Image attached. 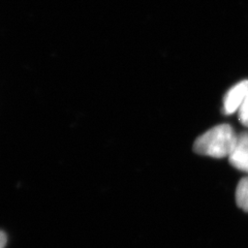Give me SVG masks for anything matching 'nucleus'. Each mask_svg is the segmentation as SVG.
I'll list each match as a JSON object with an SVG mask.
<instances>
[{
    "label": "nucleus",
    "mask_w": 248,
    "mask_h": 248,
    "mask_svg": "<svg viewBox=\"0 0 248 248\" xmlns=\"http://www.w3.org/2000/svg\"><path fill=\"white\" fill-rule=\"evenodd\" d=\"M239 120L245 126H248V93L245 97L244 103L239 108Z\"/></svg>",
    "instance_id": "nucleus-5"
},
{
    "label": "nucleus",
    "mask_w": 248,
    "mask_h": 248,
    "mask_svg": "<svg viewBox=\"0 0 248 248\" xmlns=\"http://www.w3.org/2000/svg\"><path fill=\"white\" fill-rule=\"evenodd\" d=\"M7 242V237L2 231H0V248H4Z\"/></svg>",
    "instance_id": "nucleus-6"
},
{
    "label": "nucleus",
    "mask_w": 248,
    "mask_h": 248,
    "mask_svg": "<svg viewBox=\"0 0 248 248\" xmlns=\"http://www.w3.org/2000/svg\"><path fill=\"white\" fill-rule=\"evenodd\" d=\"M236 202L239 208L248 212V177L243 178L238 183L236 189Z\"/></svg>",
    "instance_id": "nucleus-4"
},
{
    "label": "nucleus",
    "mask_w": 248,
    "mask_h": 248,
    "mask_svg": "<svg viewBox=\"0 0 248 248\" xmlns=\"http://www.w3.org/2000/svg\"><path fill=\"white\" fill-rule=\"evenodd\" d=\"M238 136L229 124H219L199 137L193 144V151L206 156L230 157L237 145Z\"/></svg>",
    "instance_id": "nucleus-1"
},
{
    "label": "nucleus",
    "mask_w": 248,
    "mask_h": 248,
    "mask_svg": "<svg viewBox=\"0 0 248 248\" xmlns=\"http://www.w3.org/2000/svg\"><path fill=\"white\" fill-rule=\"evenodd\" d=\"M248 93V80H244L232 87L223 100V113L231 115L241 108Z\"/></svg>",
    "instance_id": "nucleus-2"
},
{
    "label": "nucleus",
    "mask_w": 248,
    "mask_h": 248,
    "mask_svg": "<svg viewBox=\"0 0 248 248\" xmlns=\"http://www.w3.org/2000/svg\"><path fill=\"white\" fill-rule=\"evenodd\" d=\"M229 159L232 167L248 173V133L238 136L237 145Z\"/></svg>",
    "instance_id": "nucleus-3"
}]
</instances>
